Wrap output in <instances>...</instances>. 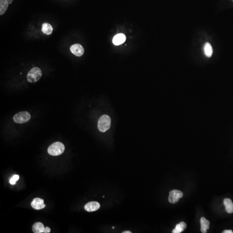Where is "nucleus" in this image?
<instances>
[{
    "mask_svg": "<svg viewBox=\"0 0 233 233\" xmlns=\"http://www.w3.org/2000/svg\"><path fill=\"white\" fill-rule=\"evenodd\" d=\"M42 76V72L41 70L37 67H33L27 74V80L31 83H34L39 80Z\"/></svg>",
    "mask_w": 233,
    "mask_h": 233,
    "instance_id": "7ed1b4c3",
    "label": "nucleus"
},
{
    "mask_svg": "<svg viewBox=\"0 0 233 233\" xmlns=\"http://www.w3.org/2000/svg\"></svg>",
    "mask_w": 233,
    "mask_h": 233,
    "instance_id": "4be33fe9",
    "label": "nucleus"
},
{
    "mask_svg": "<svg viewBox=\"0 0 233 233\" xmlns=\"http://www.w3.org/2000/svg\"><path fill=\"white\" fill-rule=\"evenodd\" d=\"M111 119L110 117L107 115H103L99 119L98 123V128L100 131L104 133L110 128Z\"/></svg>",
    "mask_w": 233,
    "mask_h": 233,
    "instance_id": "f03ea898",
    "label": "nucleus"
},
{
    "mask_svg": "<svg viewBox=\"0 0 233 233\" xmlns=\"http://www.w3.org/2000/svg\"><path fill=\"white\" fill-rule=\"evenodd\" d=\"M201 231L202 232L205 233L209 228L210 222L204 217H202L200 219Z\"/></svg>",
    "mask_w": 233,
    "mask_h": 233,
    "instance_id": "9d476101",
    "label": "nucleus"
},
{
    "mask_svg": "<svg viewBox=\"0 0 233 233\" xmlns=\"http://www.w3.org/2000/svg\"><path fill=\"white\" fill-rule=\"evenodd\" d=\"M123 233H131V232L130 231H125L123 232Z\"/></svg>",
    "mask_w": 233,
    "mask_h": 233,
    "instance_id": "412c9836",
    "label": "nucleus"
},
{
    "mask_svg": "<svg viewBox=\"0 0 233 233\" xmlns=\"http://www.w3.org/2000/svg\"><path fill=\"white\" fill-rule=\"evenodd\" d=\"M51 232V229L48 227L45 228V231H44V233H49Z\"/></svg>",
    "mask_w": 233,
    "mask_h": 233,
    "instance_id": "a211bd4d",
    "label": "nucleus"
},
{
    "mask_svg": "<svg viewBox=\"0 0 233 233\" xmlns=\"http://www.w3.org/2000/svg\"><path fill=\"white\" fill-rule=\"evenodd\" d=\"M224 204L226 207V211L228 213H233V203L231 199L228 198L225 199L224 200Z\"/></svg>",
    "mask_w": 233,
    "mask_h": 233,
    "instance_id": "ddd939ff",
    "label": "nucleus"
},
{
    "mask_svg": "<svg viewBox=\"0 0 233 233\" xmlns=\"http://www.w3.org/2000/svg\"><path fill=\"white\" fill-rule=\"evenodd\" d=\"M100 207V205L97 202L92 201L88 202L85 205L84 209L86 211L91 212L97 210Z\"/></svg>",
    "mask_w": 233,
    "mask_h": 233,
    "instance_id": "6e6552de",
    "label": "nucleus"
},
{
    "mask_svg": "<svg viewBox=\"0 0 233 233\" xmlns=\"http://www.w3.org/2000/svg\"><path fill=\"white\" fill-rule=\"evenodd\" d=\"M8 6L7 0H0V15H2L5 13Z\"/></svg>",
    "mask_w": 233,
    "mask_h": 233,
    "instance_id": "2eb2a0df",
    "label": "nucleus"
},
{
    "mask_svg": "<svg viewBox=\"0 0 233 233\" xmlns=\"http://www.w3.org/2000/svg\"><path fill=\"white\" fill-rule=\"evenodd\" d=\"M65 150V147L61 142H57L51 144L48 147V154L52 156H57L62 154Z\"/></svg>",
    "mask_w": 233,
    "mask_h": 233,
    "instance_id": "f257e3e1",
    "label": "nucleus"
},
{
    "mask_svg": "<svg viewBox=\"0 0 233 233\" xmlns=\"http://www.w3.org/2000/svg\"><path fill=\"white\" fill-rule=\"evenodd\" d=\"M31 206L35 209L40 210L44 208L45 205L44 203L43 199L39 198H36L32 201Z\"/></svg>",
    "mask_w": 233,
    "mask_h": 233,
    "instance_id": "0eeeda50",
    "label": "nucleus"
},
{
    "mask_svg": "<svg viewBox=\"0 0 233 233\" xmlns=\"http://www.w3.org/2000/svg\"><path fill=\"white\" fill-rule=\"evenodd\" d=\"M232 231L229 230H225L222 232V233H233Z\"/></svg>",
    "mask_w": 233,
    "mask_h": 233,
    "instance_id": "6ab92c4d",
    "label": "nucleus"
},
{
    "mask_svg": "<svg viewBox=\"0 0 233 233\" xmlns=\"http://www.w3.org/2000/svg\"><path fill=\"white\" fill-rule=\"evenodd\" d=\"M70 50L73 54L77 57H80L84 53V49L80 44H76L70 47Z\"/></svg>",
    "mask_w": 233,
    "mask_h": 233,
    "instance_id": "423d86ee",
    "label": "nucleus"
},
{
    "mask_svg": "<svg viewBox=\"0 0 233 233\" xmlns=\"http://www.w3.org/2000/svg\"><path fill=\"white\" fill-rule=\"evenodd\" d=\"M45 229L43 224L39 222L34 224L33 226V231L35 233H44Z\"/></svg>",
    "mask_w": 233,
    "mask_h": 233,
    "instance_id": "9b49d317",
    "label": "nucleus"
},
{
    "mask_svg": "<svg viewBox=\"0 0 233 233\" xmlns=\"http://www.w3.org/2000/svg\"><path fill=\"white\" fill-rule=\"evenodd\" d=\"M7 1L8 2V3L9 5H10V4H11L13 2L14 0H7Z\"/></svg>",
    "mask_w": 233,
    "mask_h": 233,
    "instance_id": "aec40b11",
    "label": "nucleus"
},
{
    "mask_svg": "<svg viewBox=\"0 0 233 233\" xmlns=\"http://www.w3.org/2000/svg\"><path fill=\"white\" fill-rule=\"evenodd\" d=\"M19 176L18 175H15L12 176L11 178L10 179V183L12 185H14L16 183V182L19 179Z\"/></svg>",
    "mask_w": 233,
    "mask_h": 233,
    "instance_id": "f3484780",
    "label": "nucleus"
},
{
    "mask_svg": "<svg viewBox=\"0 0 233 233\" xmlns=\"http://www.w3.org/2000/svg\"><path fill=\"white\" fill-rule=\"evenodd\" d=\"M204 51L205 54L207 57H211L213 53L212 47L210 43H206L204 47Z\"/></svg>",
    "mask_w": 233,
    "mask_h": 233,
    "instance_id": "dca6fc26",
    "label": "nucleus"
},
{
    "mask_svg": "<svg viewBox=\"0 0 233 233\" xmlns=\"http://www.w3.org/2000/svg\"><path fill=\"white\" fill-rule=\"evenodd\" d=\"M183 196V193L182 192L177 189H173L169 192L168 201L170 203H176Z\"/></svg>",
    "mask_w": 233,
    "mask_h": 233,
    "instance_id": "39448f33",
    "label": "nucleus"
},
{
    "mask_svg": "<svg viewBox=\"0 0 233 233\" xmlns=\"http://www.w3.org/2000/svg\"><path fill=\"white\" fill-rule=\"evenodd\" d=\"M53 27L47 23H44L42 25V31L47 35H51L53 32Z\"/></svg>",
    "mask_w": 233,
    "mask_h": 233,
    "instance_id": "f8f14e48",
    "label": "nucleus"
},
{
    "mask_svg": "<svg viewBox=\"0 0 233 233\" xmlns=\"http://www.w3.org/2000/svg\"><path fill=\"white\" fill-rule=\"evenodd\" d=\"M126 36L124 34L120 33L116 35L113 39L112 42L114 45H119L123 44L126 41Z\"/></svg>",
    "mask_w": 233,
    "mask_h": 233,
    "instance_id": "1a4fd4ad",
    "label": "nucleus"
},
{
    "mask_svg": "<svg viewBox=\"0 0 233 233\" xmlns=\"http://www.w3.org/2000/svg\"><path fill=\"white\" fill-rule=\"evenodd\" d=\"M186 225L184 222H180L176 225L175 228L172 231L173 233H180L183 231L186 228Z\"/></svg>",
    "mask_w": 233,
    "mask_h": 233,
    "instance_id": "4468645a",
    "label": "nucleus"
},
{
    "mask_svg": "<svg viewBox=\"0 0 233 233\" xmlns=\"http://www.w3.org/2000/svg\"><path fill=\"white\" fill-rule=\"evenodd\" d=\"M31 118V115L28 112H21L14 116L13 120L15 123L23 124L27 122Z\"/></svg>",
    "mask_w": 233,
    "mask_h": 233,
    "instance_id": "20e7f679",
    "label": "nucleus"
}]
</instances>
